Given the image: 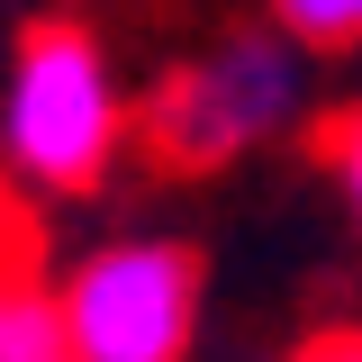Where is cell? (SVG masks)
<instances>
[{
    "instance_id": "1",
    "label": "cell",
    "mask_w": 362,
    "mask_h": 362,
    "mask_svg": "<svg viewBox=\"0 0 362 362\" xmlns=\"http://www.w3.org/2000/svg\"><path fill=\"white\" fill-rule=\"evenodd\" d=\"M136 145V100L82 18H37L0 73V163L18 190L82 199Z\"/></svg>"
},
{
    "instance_id": "2",
    "label": "cell",
    "mask_w": 362,
    "mask_h": 362,
    "mask_svg": "<svg viewBox=\"0 0 362 362\" xmlns=\"http://www.w3.org/2000/svg\"><path fill=\"white\" fill-rule=\"evenodd\" d=\"M308 45H290L281 28H235L209 54L173 64L163 82L136 100V145L163 163V173H226L245 163L254 145L290 127L308 109Z\"/></svg>"
},
{
    "instance_id": "3",
    "label": "cell",
    "mask_w": 362,
    "mask_h": 362,
    "mask_svg": "<svg viewBox=\"0 0 362 362\" xmlns=\"http://www.w3.org/2000/svg\"><path fill=\"white\" fill-rule=\"evenodd\" d=\"M73 362H190L199 335V254L173 235L90 245L54 281Z\"/></svg>"
},
{
    "instance_id": "4",
    "label": "cell",
    "mask_w": 362,
    "mask_h": 362,
    "mask_svg": "<svg viewBox=\"0 0 362 362\" xmlns=\"http://www.w3.org/2000/svg\"><path fill=\"white\" fill-rule=\"evenodd\" d=\"M0 362H73L64 308H54V290L28 272V254L0 263Z\"/></svg>"
},
{
    "instance_id": "5",
    "label": "cell",
    "mask_w": 362,
    "mask_h": 362,
    "mask_svg": "<svg viewBox=\"0 0 362 362\" xmlns=\"http://www.w3.org/2000/svg\"><path fill=\"white\" fill-rule=\"evenodd\" d=\"M272 28L308 54H354L362 45V0H272Z\"/></svg>"
},
{
    "instance_id": "6",
    "label": "cell",
    "mask_w": 362,
    "mask_h": 362,
    "mask_svg": "<svg viewBox=\"0 0 362 362\" xmlns=\"http://www.w3.org/2000/svg\"><path fill=\"white\" fill-rule=\"evenodd\" d=\"M317 163L335 173V190H344V209H354V226H362V100H344V109L317 127Z\"/></svg>"
},
{
    "instance_id": "7",
    "label": "cell",
    "mask_w": 362,
    "mask_h": 362,
    "mask_svg": "<svg viewBox=\"0 0 362 362\" xmlns=\"http://www.w3.org/2000/svg\"><path fill=\"white\" fill-rule=\"evenodd\" d=\"M290 362H362V326H326V335H308Z\"/></svg>"
},
{
    "instance_id": "8",
    "label": "cell",
    "mask_w": 362,
    "mask_h": 362,
    "mask_svg": "<svg viewBox=\"0 0 362 362\" xmlns=\"http://www.w3.org/2000/svg\"><path fill=\"white\" fill-rule=\"evenodd\" d=\"M18 254H28V226H18V209H9V199H0V263H18Z\"/></svg>"
}]
</instances>
